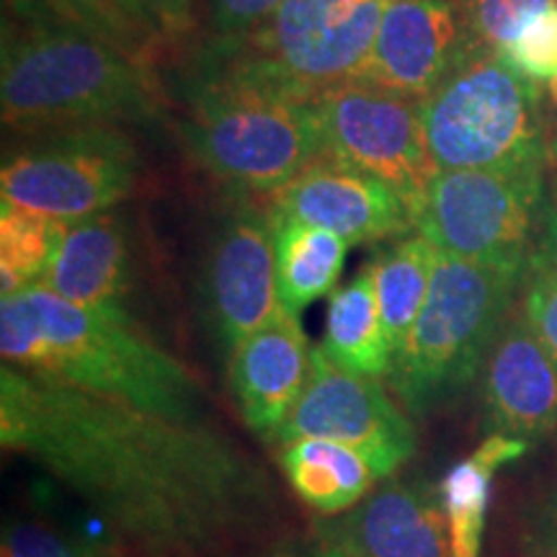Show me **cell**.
<instances>
[{
    "instance_id": "obj_1",
    "label": "cell",
    "mask_w": 557,
    "mask_h": 557,
    "mask_svg": "<svg viewBox=\"0 0 557 557\" xmlns=\"http://www.w3.org/2000/svg\"><path fill=\"white\" fill-rule=\"evenodd\" d=\"M0 444L78 496L135 557H220L276 513L267 472L207 423H184L3 361Z\"/></svg>"
},
{
    "instance_id": "obj_2",
    "label": "cell",
    "mask_w": 557,
    "mask_h": 557,
    "mask_svg": "<svg viewBox=\"0 0 557 557\" xmlns=\"http://www.w3.org/2000/svg\"><path fill=\"white\" fill-rule=\"evenodd\" d=\"M0 351L5 364L37 377L173 421L205 423L201 382L137 331L127 310L83 308L34 284L0 299Z\"/></svg>"
},
{
    "instance_id": "obj_3",
    "label": "cell",
    "mask_w": 557,
    "mask_h": 557,
    "mask_svg": "<svg viewBox=\"0 0 557 557\" xmlns=\"http://www.w3.org/2000/svg\"><path fill=\"white\" fill-rule=\"evenodd\" d=\"M3 124L21 135L150 120L156 86L145 62L114 41L65 21L18 16L0 47Z\"/></svg>"
},
{
    "instance_id": "obj_4",
    "label": "cell",
    "mask_w": 557,
    "mask_h": 557,
    "mask_svg": "<svg viewBox=\"0 0 557 557\" xmlns=\"http://www.w3.org/2000/svg\"><path fill=\"white\" fill-rule=\"evenodd\" d=\"M184 139L214 178L243 194H276L323 158L318 99L194 70Z\"/></svg>"
},
{
    "instance_id": "obj_5",
    "label": "cell",
    "mask_w": 557,
    "mask_h": 557,
    "mask_svg": "<svg viewBox=\"0 0 557 557\" xmlns=\"http://www.w3.org/2000/svg\"><path fill=\"white\" fill-rule=\"evenodd\" d=\"M389 0H284L259 29L214 39L194 70L315 101L359 78Z\"/></svg>"
},
{
    "instance_id": "obj_6",
    "label": "cell",
    "mask_w": 557,
    "mask_h": 557,
    "mask_svg": "<svg viewBox=\"0 0 557 557\" xmlns=\"http://www.w3.org/2000/svg\"><path fill=\"white\" fill-rule=\"evenodd\" d=\"M524 278L491 263L436 256L426 302L389 372L408 413H429L478 377Z\"/></svg>"
},
{
    "instance_id": "obj_7",
    "label": "cell",
    "mask_w": 557,
    "mask_h": 557,
    "mask_svg": "<svg viewBox=\"0 0 557 557\" xmlns=\"http://www.w3.org/2000/svg\"><path fill=\"white\" fill-rule=\"evenodd\" d=\"M421 120L436 171L547 169L540 83L498 52H470L426 99Z\"/></svg>"
},
{
    "instance_id": "obj_8",
    "label": "cell",
    "mask_w": 557,
    "mask_h": 557,
    "mask_svg": "<svg viewBox=\"0 0 557 557\" xmlns=\"http://www.w3.org/2000/svg\"><path fill=\"white\" fill-rule=\"evenodd\" d=\"M416 233L438 253L527 276L534 261L557 253L545 169L436 171L418 207Z\"/></svg>"
},
{
    "instance_id": "obj_9",
    "label": "cell",
    "mask_w": 557,
    "mask_h": 557,
    "mask_svg": "<svg viewBox=\"0 0 557 557\" xmlns=\"http://www.w3.org/2000/svg\"><path fill=\"white\" fill-rule=\"evenodd\" d=\"M137 165L132 139L111 124L47 132L5 158L0 201L78 222L129 197Z\"/></svg>"
},
{
    "instance_id": "obj_10",
    "label": "cell",
    "mask_w": 557,
    "mask_h": 557,
    "mask_svg": "<svg viewBox=\"0 0 557 557\" xmlns=\"http://www.w3.org/2000/svg\"><path fill=\"white\" fill-rule=\"evenodd\" d=\"M323 156L372 173L421 207L436 165L431 160L421 101L372 83L351 81L318 99Z\"/></svg>"
},
{
    "instance_id": "obj_11",
    "label": "cell",
    "mask_w": 557,
    "mask_h": 557,
    "mask_svg": "<svg viewBox=\"0 0 557 557\" xmlns=\"http://www.w3.org/2000/svg\"><path fill=\"white\" fill-rule=\"evenodd\" d=\"M271 438L282 444L297 438L344 444L367 459L377 480L393 475L416 451L413 423L380 380L338 369L320 346L312 348L308 385Z\"/></svg>"
},
{
    "instance_id": "obj_12",
    "label": "cell",
    "mask_w": 557,
    "mask_h": 557,
    "mask_svg": "<svg viewBox=\"0 0 557 557\" xmlns=\"http://www.w3.org/2000/svg\"><path fill=\"white\" fill-rule=\"evenodd\" d=\"M271 209L305 225L331 230L348 246L398 240L418 225L416 207L398 189L329 156L312 160L276 191Z\"/></svg>"
},
{
    "instance_id": "obj_13",
    "label": "cell",
    "mask_w": 557,
    "mask_h": 557,
    "mask_svg": "<svg viewBox=\"0 0 557 557\" xmlns=\"http://www.w3.org/2000/svg\"><path fill=\"white\" fill-rule=\"evenodd\" d=\"M201 292L209 323L230 351L282 310L269 212L240 207L222 222L209 246Z\"/></svg>"
},
{
    "instance_id": "obj_14",
    "label": "cell",
    "mask_w": 557,
    "mask_h": 557,
    "mask_svg": "<svg viewBox=\"0 0 557 557\" xmlns=\"http://www.w3.org/2000/svg\"><path fill=\"white\" fill-rule=\"evenodd\" d=\"M470 52L457 0H389L357 81L421 101Z\"/></svg>"
},
{
    "instance_id": "obj_15",
    "label": "cell",
    "mask_w": 557,
    "mask_h": 557,
    "mask_svg": "<svg viewBox=\"0 0 557 557\" xmlns=\"http://www.w3.org/2000/svg\"><path fill=\"white\" fill-rule=\"evenodd\" d=\"M483 367L491 434L532 442L557 431V359L524 315L506 320Z\"/></svg>"
},
{
    "instance_id": "obj_16",
    "label": "cell",
    "mask_w": 557,
    "mask_h": 557,
    "mask_svg": "<svg viewBox=\"0 0 557 557\" xmlns=\"http://www.w3.org/2000/svg\"><path fill=\"white\" fill-rule=\"evenodd\" d=\"M312 367V348L299 315L278 310L230 351V385L243 421L261 436H274L295 408Z\"/></svg>"
},
{
    "instance_id": "obj_17",
    "label": "cell",
    "mask_w": 557,
    "mask_h": 557,
    "mask_svg": "<svg viewBox=\"0 0 557 557\" xmlns=\"http://www.w3.org/2000/svg\"><path fill=\"white\" fill-rule=\"evenodd\" d=\"M336 545L359 557H451L442 496L421 483L374 491L341 519Z\"/></svg>"
},
{
    "instance_id": "obj_18",
    "label": "cell",
    "mask_w": 557,
    "mask_h": 557,
    "mask_svg": "<svg viewBox=\"0 0 557 557\" xmlns=\"http://www.w3.org/2000/svg\"><path fill=\"white\" fill-rule=\"evenodd\" d=\"M41 287L83 308L127 310L132 256L124 222L114 212L70 222Z\"/></svg>"
},
{
    "instance_id": "obj_19",
    "label": "cell",
    "mask_w": 557,
    "mask_h": 557,
    "mask_svg": "<svg viewBox=\"0 0 557 557\" xmlns=\"http://www.w3.org/2000/svg\"><path fill=\"white\" fill-rule=\"evenodd\" d=\"M274 227L276 287L284 310L299 315L315 299L336 289L348 243L331 230L305 225L269 209Z\"/></svg>"
},
{
    "instance_id": "obj_20",
    "label": "cell",
    "mask_w": 557,
    "mask_h": 557,
    "mask_svg": "<svg viewBox=\"0 0 557 557\" xmlns=\"http://www.w3.org/2000/svg\"><path fill=\"white\" fill-rule=\"evenodd\" d=\"M320 351L338 369L361 377H389L393 348L382 325L369 263L351 282L333 292Z\"/></svg>"
},
{
    "instance_id": "obj_21",
    "label": "cell",
    "mask_w": 557,
    "mask_h": 557,
    "mask_svg": "<svg viewBox=\"0 0 557 557\" xmlns=\"http://www.w3.org/2000/svg\"><path fill=\"white\" fill-rule=\"evenodd\" d=\"M278 459L297 496L320 513L351 511L377 480L359 451L325 438L284 444Z\"/></svg>"
},
{
    "instance_id": "obj_22",
    "label": "cell",
    "mask_w": 557,
    "mask_h": 557,
    "mask_svg": "<svg viewBox=\"0 0 557 557\" xmlns=\"http://www.w3.org/2000/svg\"><path fill=\"white\" fill-rule=\"evenodd\" d=\"M529 442L504 434H491L472 451L470 459L451 468L442 480L444 513H447L451 557H480L485 511L496 470L524 457Z\"/></svg>"
},
{
    "instance_id": "obj_23",
    "label": "cell",
    "mask_w": 557,
    "mask_h": 557,
    "mask_svg": "<svg viewBox=\"0 0 557 557\" xmlns=\"http://www.w3.org/2000/svg\"><path fill=\"white\" fill-rule=\"evenodd\" d=\"M436 256L438 250L431 246L426 235L410 233L369 261L374 295H377L382 325H385L389 348H393V359H398L418 312L426 302Z\"/></svg>"
},
{
    "instance_id": "obj_24",
    "label": "cell",
    "mask_w": 557,
    "mask_h": 557,
    "mask_svg": "<svg viewBox=\"0 0 557 557\" xmlns=\"http://www.w3.org/2000/svg\"><path fill=\"white\" fill-rule=\"evenodd\" d=\"M70 222L0 205V295L41 284L62 246Z\"/></svg>"
},
{
    "instance_id": "obj_25",
    "label": "cell",
    "mask_w": 557,
    "mask_h": 557,
    "mask_svg": "<svg viewBox=\"0 0 557 557\" xmlns=\"http://www.w3.org/2000/svg\"><path fill=\"white\" fill-rule=\"evenodd\" d=\"M472 50L498 52L534 16L553 9L557 0H457Z\"/></svg>"
},
{
    "instance_id": "obj_26",
    "label": "cell",
    "mask_w": 557,
    "mask_h": 557,
    "mask_svg": "<svg viewBox=\"0 0 557 557\" xmlns=\"http://www.w3.org/2000/svg\"><path fill=\"white\" fill-rule=\"evenodd\" d=\"M5 3L11 5V13H18V16L58 18L65 21V24L78 26V29L99 34V37L114 41L122 50L148 62L143 50L137 47V41L132 39V34L122 26V21L101 0H5Z\"/></svg>"
},
{
    "instance_id": "obj_27",
    "label": "cell",
    "mask_w": 557,
    "mask_h": 557,
    "mask_svg": "<svg viewBox=\"0 0 557 557\" xmlns=\"http://www.w3.org/2000/svg\"><path fill=\"white\" fill-rule=\"evenodd\" d=\"M513 70L534 83H549L557 75V5L534 16L511 41L498 50Z\"/></svg>"
},
{
    "instance_id": "obj_28",
    "label": "cell",
    "mask_w": 557,
    "mask_h": 557,
    "mask_svg": "<svg viewBox=\"0 0 557 557\" xmlns=\"http://www.w3.org/2000/svg\"><path fill=\"white\" fill-rule=\"evenodd\" d=\"M524 284L527 292L521 315L557 359V253L534 261Z\"/></svg>"
},
{
    "instance_id": "obj_29",
    "label": "cell",
    "mask_w": 557,
    "mask_h": 557,
    "mask_svg": "<svg viewBox=\"0 0 557 557\" xmlns=\"http://www.w3.org/2000/svg\"><path fill=\"white\" fill-rule=\"evenodd\" d=\"M3 557H94V553L54 527L29 519L5 527Z\"/></svg>"
},
{
    "instance_id": "obj_30",
    "label": "cell",
    "mask_w": 557,
    "mask_h": 557,
    "mask_svg": "<svg viewBox=\"0 0 557 557\" xmlns=\"http://www.w3.org/2000/svg\"><path fill=\"white\" fill-rule=\"evenodd\" d=\"M519 537L529 557H557V485L529 500Z\"/></svg>"
},
{
    "instance_id": "obj_31",
    "label": "cell",
    "mask_w": 557,
    "mask_h": 557,
    "mask_svg": "<svg viewBox=\"0 0 557 557\" xmlns=\"http://www.w3.org/2000/svg\"><path fill=\"white\" fill-rule=\"evenodd\" d=\"M284 0H209V24L214 39H235L259 29Z\"/></svg>"
},
{
    "instance_id": "obj_32",
    "label": "cell",
    "mask_w": 557,
    "mask_h": 557,
    "mask_svg": "<svg viewBox=\"0 0 557 557\" xmlns=\"http://www.w3.org/2000/svg\"><path fill=\"white\" fill-rule=\"evenodd\" d=\"M101 3L122 21V26L132 34L145 58L156 50L160 39H169L160 24L156 0H101Z\"/></svg>"
},
{
    "instance_id": "obj_33",
    "label": "cell",
    "mask_w": 557,
    "mask_h": 557,
    "mask_svg": "<svg viewBox=\"0 0 557 557\" xmlns=\"http://www.w3.org/2000/svg\"><path fill=\"white\" fill-rule=\"evenodd\" d=\"M156 9L169 39H176L191 29V0H156Z\"/></svg>"
},
{
    "instance_id": "obj_34",
    "label": "cell",
    "mask_w": 557,
    "mask_h": 557,
    "mask_svg": "<svg viewBox=\"0 0 557 557\" xmlns=\"http://www.w3.org/2000/svg\"><path fill=\"white\" fill-rule=\"evenodd\" d=\"M547 116L553 114V124H547V160L557 169V75L547 83Z\"/></svg>"
},
{
    "instance_id": "obj_35",
    "label": "cell",
    "mask_w": 557,
    "mask_h": 557,
    "mask_svg": "<svg viewBox=\"0 0 557 557\" xmlns=\"http://www.w3.org/2000/svg\"><path fill=\"white\" fill-rule=\"evenodd\" d=\"M318 557H359L357 553H351V549L348 547H344V545H336V542H333V545H329L323 549V553H320Z\"/></svg>"
}]
</instances>
